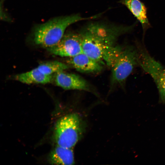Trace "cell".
Instances as JSON below:
<instances>
[{
  "label": "cell",
  "instance_id": "obj_5",
  "mask_svg": "<svg viewBox=\"0 0 165 165\" xmlns=\"http://www.w3.org/2000/svg\"><path fill=\"white\" fill-rule=\"evenodd\" d=\"M82 42L80 33L68 32L57 44L47 50L55 55L70 57L82 53Z\"/></svg>",
  "mask_w": 165,
  "mask_h": 165
},
{
  "label": "cell",
  "instance_id": "obj_9",
  "mask_svg": "<svg viewBox=\"0 0 165 165\" xmlns=\"http://www.w3.org/2000/svg\"><path fill=\"white\" fill-rule=\"evenodd\" d=\"M120 2L125 6L141 24L144 34L151 27L147 16V9L140 0H120Z\"/></svg>",
  "mask_w": 165,
  "mask_h": 165
},
{
  "label": "cell",
  "instance_id": "obj_11",
  "mask_svg": "<svg viewBox=\"0 0 165 165\" xmlns=\"http://www.w3.org/2000/svg\"><path fill=\"white\" fill-rule=\"evenodd\" d=\"M14 78L17 81L28 84H46L51 82L53 79L52 75L43 73L37 68L26 72L17 74Z\"/></svg>",
  "mask_w": 165,
  "mask_h": 165
},
{
  "label": "cell",
  "instance_id": "obj_13",
  "mask_svg": "<svg viewBox=\"0 0 165 165\" xmlns=\"http://www.w3.org/2000/svg\"><path fill=\"white\" fill-rule=\"evenodd\" d=\"M158 90L159 102L165 103V68L155 82Z\"/></svg>",
  "mask_w": 165,
  "mask_h": 165
},
{
  "label": "cell",
  "instance_id": "obj_2",
  "mask_svg": "<svg viewBox=\"0 0 165 165\" xmlns=\"http://www.w3.org/2000/svg\"><path fill=\"white\" fill-rule=\"evenodd\" d=\"M97 16L86 18L77 14L52 19L35 28L34 42L36 44L47 49L52 47L61 40L69 26L79 21L95 18Z\"/></svg>",
  "mask_w": 165,
  "mask_h": 165
},
{
  "label": "cell",
  "instance_id": "obj_4",
  "mask_svg": "<svg viewBox=\"0 0 165 165\" xmlns=\"http://www.w3.org/2000/svg\"><path fill=\"white\" fill-rule=\"evenodd\" d=\"M137 65L138 61L137 48L132 46L123 48L111 67L112 84L124 85L127 79Z\"/></svg>",
  "mask_w": 165,
  "mask_h": 165
},
{
  "label": "cell",
  "instance_id": "obj_3",
  "mask_svg": "<svg viewBox=\"0 0 165 165\" xmlns=\"http://www.w3.org/2000/svg\"><path fill=\"white\" fill-rule=\"evenodd\" d=\"M83 131L82 122L76 113L67 115L57 122L54 133L57 145L72 148L81 138Z\"/></svg>",
  "mask_w": 165,
  "mask_h": 165
},
{
  "label": "cell",
  "instance_id": "obj_1",
  "mask_svg": "<svg viewBox=\"0 0 165 165\" xmlns=\"http://www.w3.org/2000/svg\"><path fill=\"white\" fill-rule=\"evenodd\" d=\"M80 33L82 39V53L100 63L103 61L106 63L122 31L119 26L95 23L89 25Z\"/></svg>",
  "mask_w": 165,
  "mask_h": 165
},
{
  "label": "cell",
  "instance_id": "obj_12",
  "mask_svg": "<svg viewBox=\"0 0 165 165\" xmlns=\"http://www.w3.org/2000/svg\"><path fill=\"white\" fill-rule=\"evenodd\" d=\"M66 64L57 61H47L39 64L38 69L42 73L50 75L63 71L68 68Z\"/></svg>",
  "mask_w": 165,
  "mask_h": 165
},
{
  "label": "cell",
  "instance_id": "obj_7",
  "mask_svg": "<svg viewBox=\"0 0 165 165\" xmlns=\"http://www.w3.org/2000/svg\"><path fill=\"white\" fill-rule=\"evenodd\" d=\"M138 65L144 71L148 74L155 82L165 67L155 60L144 48L138 45Z\"/></svg>",
  "mask_w": 165,
  "mask_h": 165
},
{
  "label": "cell",
  "instance_id": "obj_6",
  "mask_svg": "<svg viewBox=\"0 0 165 165\" xmlns=\"http://www.w3.org/2000/svg\"><path fill=\"white\" fill-rule=\"evenodd\" d=\"M54 80L56 85L66 90H79L91 91L88 82L79 75L61 72L55 74Z\"/></svg>",
  "mask_w": 165,
  "mask_h": 165
},
{
  "label": "cell",
  "instance_id": "obj_8",
  "mask_svg": "<svg viewBox=\"0 0 165 165\" xmlns=\"http://www.w3.org/2000/svg\"><path fill=\"white\" fill-rule=\"evenodd\" d=\"M67 63L77 71L85 73L101 71L102 67L100 63L91 58L83 53L69 57Z\"/></svg>",
  "mask_w": 165,
  "mask_h": 165
},
{
  "label": "cell",
  "instance_id": "obj_10",
  "mask_svg": "<svg viewBox=\"0 0 165 165\" xmlns=\"http://www.w3.org/2000/svg\"><path fill=\"white\" fill-rule=\"evenodd\" d=\"M48 160L51 164L73 165L75 163L72 148L57 145L49 153Z\"/></svg>",
  "mask_w": 165,
  "mask_h": 165
}]
</instances>
